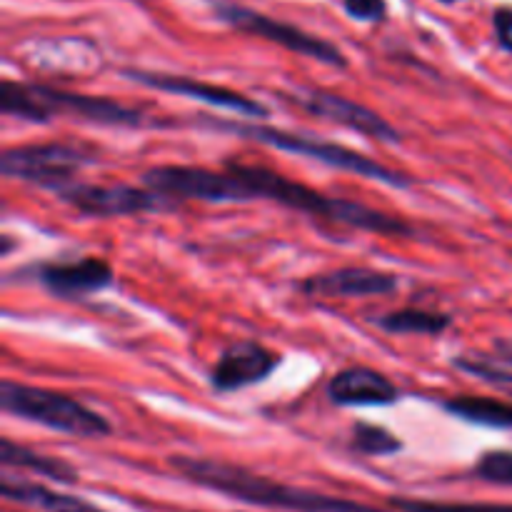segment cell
<instances>
[{"label": "cell", "instance_id": "ba28073f", "mask_svg": "<svg viewBox=\"0 0 512 512\" xmlns=\"http://www.w3.org/2000/svg\"><path fill=\"white\" fill-rule=\"evenodd\" d=\"M210 5H213V13L223 23L240 30V33L258 35V38L270 40V43L283 45L285 50H293V53L305 55V58L320 60V63L333 65V68H345L348 65V60H345L343 50L338 45L325 38H318L313 33H305L298 25L283 23V20L258 13V10L248 8V5L230 3V0H210Z\"/></svg>", "mask_w": 512, "mask_h": 512}, {"label": "cell", "instance_id": "6da1fadb", "mask_svg": "<svg viewBox=\"0 0 512 512\" xmlns=\"http://www.w3.org/2000/svg\"><path fill=\"white\" fill-rule=\"evenodd\" d=\"M170 468L188 483L213 490V493L228 495V498L240 500V503L258 505V508L288 512H385L375 508V505L358 503V500L335 498V495L278 483V480L253 473L243 465L225 463V460L173 455Z\"/></svg>", "mask_w": 512, "mask_h": 512}, {"label": "cell", "instance_id": "603a6c76", "mask_svg": "<svg viewBox=\"0 0 512 512\" xmlns=\"http://www.w3.org/2000/svg\"><path fill=\"white\" fill-rule=\"evenodd\" d=\"M473 475L485 483L512 488V450H490V453L480 455Z\"/></svg>", "mask_w": 512, "mask_h": 512}, {"label": "cell", "instance_id": "7c38bea8", "mask_svg": "<svg viewBox=\"0 0 512 512\" xmlns=\"http://www.w3.org/2000/svg\"><path fill=\"white\" fill-rule=\"evenodd\" d=\"M35 283L43 285L53 298L58 300H85L90 295L113 285V268L108 260L95 258H75V260H48L38 263L28 270Z\"/></svg>", "mask_w": 512, "mask_h": 512}, {"label": "cell", "instance_id": "5bb4252c", "mask_svg": "<svg viewBox=\"0 0 512 512\" xmlns=\"http://www.w3.org/2000/svg\"><path fill=\"white\" fill-rule=\"evenodd\" d=\"M400 288V278L385 270L348 265V268L328 270V273L310 275L298 290L310 298H370V295H390Z\"/></svg>", "mask_w": 512, "mask_h": 512}, {"label": "cell", "instance_id": "7a4b0ae2", "mask_svg": "<svg viewBox=\"0 0 512 512\" xmlns=\"http://www.w3.org/2000/svg\"><path fill=\"white\" fill-rule=\"evenodd\" d=\"M225 168L233 170L238 178L245 180V185L253 193V200H273V203L283 205V208L300 210V213L310 215V218L328 220V223L345 225V228L365 230V233L400 235V238L415 235L413 225L405 223L403 218H395V215L375 210L370 205L353 203V200L330 198V195L318 193V190L308 188L303 183H295V180L285 178V175L275 173V170L265 168V165L228 160Z\"/></svg>", "mask_w": 512, "mask_h": 512}, {"label": "cell", "instance_id": "2e32d148", "mask_svg": "<svg viewBox=\"0 0 512 512\" xmlns=\"http://www.w3.org/2000/svg\"><path fill=\"white\" fill-rule=\"evenodd\" d=\"M0 493L10 503L25 505V508H33L38 512H108L100 508V505L90 503V500L78 498V495L60 493V490L33 483L28 478H15L8 470H5L3 480H0Z\"/></svg>", "mask_w": 512, "mask_h": 512}, {"label": "cell", "instance_id": "277c9868", "mask_svg": "<svg viewBox=\"0 0 512 512\" xmlns=\"http://www.w3.org/2000/svg\"><path fill=\"white\" fill-rule=\"evenodd\" d=\"M200 125L220 130V133H233L238 135V138H248V140H255V143L270 145V148L283 150V153L318 160V163L328 165V168L343 170V173H353L358 175V178L378 180V183L390 185V188H410V185H413V178H408L405 173H398V170L388 168V165L378 163V160L368 158V155L355 153V150L345 148V145L328 143V140L310 138V135H303V133H290V130L270 128V125L208 118V115H203Z\"/></svg>", "mask_w": 512, "mask_h": 512}, {"label": "cell", "instance_id": "8992f818", "mask_svg": "<svg viewBox=\"0 0 512 512\" xmlns=\"http://www.w3.org/2000/svg\"><path fill=\"white\" fill-rule=\"evenodd\" d=\"M95 153L80 143L55 140V143L15 145L0 155V173L5 178L25 180L45 190H58L73 183L75 175L95 163Z\"/></svg>", "mask_w": 512, "mask_h": 512}, {"label": "cell", "instance_id": "30bf717a", "mask_svg": "<svg viewBox=\"0 0 512 512\" xmlns=\"http://www.w3.org/2000/svg\"><path fill=\"white\" fill-rule=\"evenodd\" d=\"M288 98L293 100L295 105H300L305 113L315 115V118L330 120V123L343 125V128L365 135V138L383 140V143H398L400 140L398 128L390 125L383 115L375 113L368 105L345 98V95L330 93V90L320 88H300L293 90Z\"/></svg>", "mask_w": 512, "mask_h": 512}, {"label": "cell", "instance_id": "d6986e66", "mask_svg": "<svg viewBox=\"0 0 512 512\" xmlns=\"http://www.w3.org/2000/svg\"><path fill=\"white\" fill-rule=\"evenodd\" d=\"M445 413L463 423L480 425V428L512 430V403L498 398H478V395H458L443 403Z\"/></svg>", "mask_w": 512, "mask_h": 512}, {"label": "cell", "instance_id": "4316f807", "mask_svg": "<svg viewBox=\"0 0 512 512\" xmlns=\"http://www.w3.org/2000/svg\"><path fill=\"white\" fill-rule=\"evenodd\" d=\"M438 3H445V5H453V3H460V0H438Z\"/></svg>", "mask_w": 512, "mask_h": 512}, {"label": "cell", "instance_id": "8fae6325", "mask_svg": "<svg viewBox=\"0 0 512 512\" xmlns=\"http://www.w3.org/2000/svg\"><path fill=\"white\" fill-rule=\"evenodd\" d=\"M123 75L133 83L145 85V88L160 90V93L180 95V98L200 100L205 105H213V108L230 110V113H238L240 118H268V108L258 100L248 98L243 93H235V90L225 88V85H213L203 83V80L188 78V75H170V73H153V70H140V68H125Z\"/></svg>", "mask_w": 512, "mask_h": 512}, {"label": "cell", "instance_id": "9a60e30c", "mask_svg": "<svg viewBox=\"0 0 512 512\" xmlns=\"http://www.w3.org/2000/svg\"><path fill=\"white\" fill-rule=\"evenodd\" d=\"M328 395L335 405L343 408H378L400 400V388L388 378L365 365H353L333 375L328 383Z\"/></svg>", "mask_w": 512, "mask_h": 512}, {"label": "cell", "instance_id": "3957f363", "mask_svg": "<svg viewBox=\"0 0 512 512\" xmlns=\"http://www.w3.org/2000/svg\"><path fill=\"white\" fill-rule=\"evenodd\" d=\"M0 113L5 118L28 120V123L70 118L93 125H113V128H158L160 125L145 110L118 103L113 98L70 93V90L38 83H18L10 78H5L0 85Z\"/></svg>", "mask_w": 512, "mask_h": 512}, {"label": "cell", "instance_id": "9c48e42d", "mask_svg": "<svg viewBox=\"0 0 512 512\" xmlns=\"http://www.w3.org/2000/svg\"><path fill=\"white\" fill-rule=\"evenodd\" d=\"M65 205L85 218H125V215L155 213L168 208V198L153 193L143 185L128 183H73L55 190Z\"/></svg>", "mask_w": 512, "mask_h": 512}, {"label": "cell", "instance_id": "44dd1931", "mask_svg": "<svg viewBox=\"0 0 512 512\" xmlns=\"http://www.w3.org/2000/svg\"><path fill=\"white\" fill-rule=\"evenodd\" d=\"M353 450H358L360 455H370V458H388V455L400 453V450H403V443H400L390 430L380 428V425L355 423Z\"/></svg>", "mask_w": 512, "mask_h": 512}, {"label": "cell", "instance_id": "d4e9b609", "mask_svg": "<svg viewBox=\"0 0 512 512\" xmlns=\"http://www.w3.org/2000/svg\"><path fill=\"white\" fill-rule=\"evenodd\" d=\"M493 28L495 38H498L500 48L512 53V8H495L493 13Z\"/></svg>", "mask_w": 512, "mask_h": 512}, {"label": "cell", "instance_id": "52a82bcc", "mask_svg": "<svg viewBox=\"0 0 512 512\" xmlns=\"http://www.w3.org/2000/svg\"><path fill=\"white\" fill-rule=\"evenodd\" d=\"M143 185L168 200L200 203H248L253 193L233 170H210L198 165H155L140 175Z\"/></svg>", "mask_w": 512, "mask_h": 512}, {"label": "cell", "instance_id": "cb8c5ba5", "mask_svg": "<svg viewBox=\"0 0 512 512\" xmlns=\"http://www.w3.org/2000/svg\"><path fill=\"white\" fill-rule=\"evenodd\" d=\"M340 3H343L345 13L360 23H380L388 15L385 0H340Z\"/></svg>", "mask_w": 512, "mask_h": 512}, {"label": "cell", "instance_id": "5b68a950", "mask_svg": "<svg viewBox=\"0 0 512 512\" xmlns=\"http://www.w3.org/2000/svg\"><path fill=\"white\" fill-rule=\"evenodd\" d=\"M0 408L15 418L38 423L55 433L73 435V438L98 440L113 433V425L80 400L48 388L15 383L10 378L0 383Z\"/></svg>", "mask_w": 512, "mask_h": 512}, {"label": "cell", "instance_id": "7402d4cb", "mask_svg": "<svg viewBox=\"0 0 512 512\" xmlns=\"http://www.w3.org/2000/svg\"><path fill=\"white\" fill-rule=\"evenodd\" d=\"M398 512H512V505L498 503H438L423 498H390Z\"/></svg>", "mask_w": 512, "mask_h": 512}, {"label": "cell", "instance_id": "ffe728a7", "mask_svg": "<svg viewBox=\"0 0 512 512\" xmlns=\"http://www.w3.org/2000/svg\"><path fill=\"white\" fill-rule=\"evenodd\" d=\"M373 323L390 335H440L453 325V318L438 310L400 308L378 315Z\"/></svg>", "mask_w": 512, "mask_h": 512}, {"label": "cell", "instance_id": "484cf974", "mask_svg": "<svg viewBox=\"0 0 512 512\" xmlns=\"http://www.w3.org/2000/svg\"><path fill=\"white\" fill-rule=\"evenodd\" d=\"M10 248H13V240H10V235H3V250H0V253L8 255Z\"/></svg>", "mask_w": 512, "mask_h": 512}, {"label": "cell", "instance_id": "ac0fdd59", "mask_svg": "<svg viewBox=\"0 0 512 512\" xmlns=\"http://www.w3.org/2000/svg\"><path fill=\"white\" fill-rule=\"evenodd\" d=\"M0 463L3 468H18L25 473H35L40 478H48L53 483H75L78 480V470L70 463H65L63 458H53V455L38 453L33 448H25V445L15 443V440L3 438L0 440Z\"/></svg>", "mask_w": 512, "mask_h": 512}, {"label": "cell", "instance_id": "4fadbf2b", "mask_svg": "<svg viewBox=\"0 0 512 512\" xmlns=\"http://www.w3.org/2000/svg\"><path fill=\"white\" fill-rule=\"evenodd\" d=\"M283 358L258 340H235L225 345L220 358L210 370V385L215 393H238V390L268 380L280 368Z\"/></svg>", "mask_w": 512, "mask_h": 512}, {"label": "cell", "instance_id": "e0dca14e", "mask_svg": "<svg viewBox=\"0 0 512 512\" xmlns=\"http://www.w3.org/2000/svg\"><path fill=\"white\" fill-rule=\"evenodd\" d=\"M453 365L483 383L512 390V338H498L490 350L455 355Z\"/></svg>", "mask_w": 512, "mask_h": 512}]
</instances>
